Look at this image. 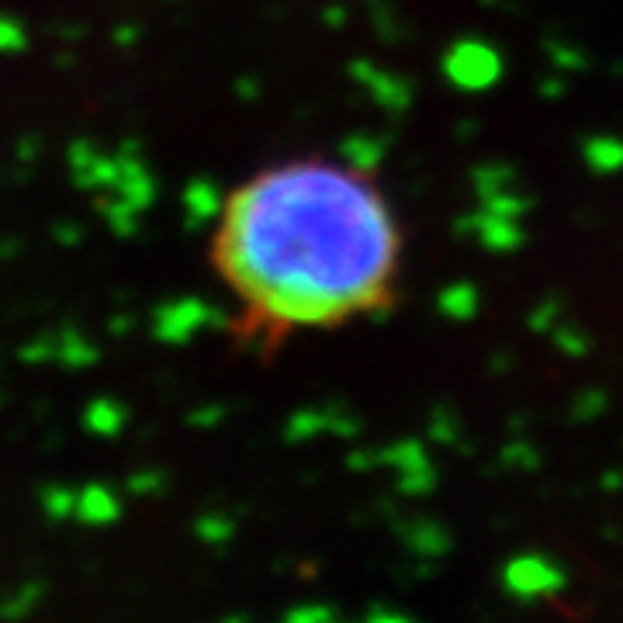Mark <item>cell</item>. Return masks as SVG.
<instances>
[{
  "label": "cell",
  "instance_id": "cell-1",
  "mask_svg": "<svg viewBox=\"0 0 623 623\" xmlns=\"http://www.w3.org/2000/svg\"><path fill=\"white\" fill-rule=\"evenodd\" d=\"M402 232L385 194L350 163H288L222 208V274L277 329H326L385 312Z\"/></svg>",
  "mask_w": 623,
  "mask_h": 623
},
{
  "label": "cell",
  "instance_id": "cell-2",
  "mask_svg": "<svg viewBox=\"0 0 623 623\" xmlns=\"http://www.w3.org/2000/svg\"><path fill=\"white\" fill-rule=\"evenodd\" d=\"M229 326L225 322V312L208 305L205 298H174V302H163L160 309L153 312V336L167 347H184L194 333L201 329H222Z\"/></svg>",
  "mask_w": 623,
  "mask_h": 623
},
{
  "label": "cell",
  "instance_id": "cell-3",
  "mask_svg": "<svg viewBox=\"0 0 623 623\" xmlns=\"http://www.w3.org/2000/svg\"><path fill=\"white\" fill-rule=\"evenodd\" d=\"M115 160H118L115 184H111V191H104V194L125 201L132 212L142 215L156 201V180H153V174H149L146 163H142L139 146H135V142H129V146L118 149Z\"/></svg>",
  "mask_w": 623,
  "mask_h": 623
},
{
  "label": "cell",
  "instance_id": "cell-4",
  "mask_svg": "<svg viewBox=\"0 0 623 623\" xmlns=\"http://www.w3.org/2000/svg\"><path fill=\"white\" fill-rule=\"evenodd\" d=\"M66 163H70V174L77 180V187H84V191L104 194L115 184V174H118L115 153H101L90 139L73 142L70 153H66Z\"/></svg>",
  "mask_w": 623,
  "mask_h": 623
},
{
  "label": "cell",
  "instance_id": "cell-5",
  "mask_svg": "<svg viewBox=\"0 0 623 623\" xmlns=\"http://www.w3.org/2000/svg\"><path fill=\"white\" fill-rule=\"evenodd\" d=\"M73 516L87 527H108L122 516V499L101 482H90L77 492V502H73Z\"/></svg>",
  "mask_w": 623,
  "mask_h": 623
},
{
  "label": "cell",
  "instance_id": "cell-6",
  "mask_svg": "<svg viewBox=\"0 0 623 623\" xmlns=\"http://www.w3.org/2000/svg\"><path fill=\"white\" fill-rule=\"evenodd\" d=\"M225 198L222 191L208 177H194L184 187V225L187 229H201V225L222 219Z\"/></svg>",
  "mask_w": 623,
  "mask_h": 623
},
{
  "label": "cell",
  "instance_id": "cell-7",
  "mask_svg": "<svg viewBox=\"0 0 623 623\" xmlns=\"http://www.w3.org/2000/svg\"><path fill=\"white\" fill-rule=\"evenodd\" d=\"M125 423H129V412H125L122 402L115 399H94L87 402L84 409V430L90 437H118V433L125 430Z\"/></svg>",
  "mask_w": 623,
  "mask_h": 623
},
{
  "label": "cell",
  "instance_id": "cell-8",
  "mask_svg": "<svg viewBox=\"0 0 623 623\" xmlns=\"http://www.w3.org/2000/svg\"><path fill=\"white\" fill-rule=\"evenodd\" d=\"M97 357H101V350H97L84 333H77V329H59V333H52V360H59V364L90 367V364H97Z\"/></svg>",
  "mask_w": 623,
  "mask_h": 623
},
{
  "label": "cell",
  "instance_id": "cell-9",
  "mask_svg": "<svg viewBox=\"0 0 623 623\" xmlns=\"http://www.w3.org/2000/svg\"><path fill=\"white\" fill-rule=\"evenodd\" d=\"M97 208H101L104 222H108V229L115 232V236H122V239L135 236V229H139V212H132L125 201L111 198V194H97Z\"/></svg>",
  "mask_w": 623,
  "mask_h": 623
},
{
  "label": "cell",
  "instance_id": "cell-10",
  "mask_svg": "<svg viewBox=\"0 0 623 623\" xmlns=\"http://www.w3.org/2000/svg\"><path fill=\"white\" fill-rule=\"evenodd\" d=\"M232 534H236V520L225 516V513H201L198 520H194V537H198L201 544H208V547L229 544Z\"/></svg>",
  "mask_w": 623,
  "mask_h": 623
},
{
  "label": "cell",
  "instance_id": "cell-11",
  "mask_svg": "<svg viewBox=\"0 0 623 623\" xmlns=\"http://www.w3.org/2000/svg\"><path fill=\"white\" fill-rule=\"evenodd\" d=\"M39 599H42V585L39 582H25V585H18L14 592H7L4 599H0V617H7V620H21V617H28V613L39 606Z\"/></svg>",
  "mask_w": 623,
  "mask_h": 623
},
{
  "label": "cell",
  "instance_id": "cell-12",
  "mask_svg": "<svg viewBox=\"0 0 623 623\" xmlns=\"http://www.w3.org/2000/svg\"><path fill=\"white\" fill-rule=\"evenodd\" d=\"M39 502H42V513L49 516V520H70L77 492L66 489V485H45V489L39 492Z\"/></svg>",
  "mask_w": 623,
  "mask_h": 623
},
{
  "label": "cell",
  "instance_id": "cell-13",
  "mask_svg": "<svg viewBox=\"0 0 623 623\" xmlns=\"http://www.w3.org/2000/svg\"><path fill=\"white\" fill-rule=\"evenodd\" d=\"M28 45V32L21 21L0 14V56H11V52H21Z\"/></svg>",
  "mask_w": 623,
  "mask_h": 623
},
{
  "label": "cell",
  "instance_id": "cell-14",
  "mask_svg": "<svg viewBox=\"0 0 623 623\" xmlns=\"http://www.w3.org/2000/svg\"><path fill=\"white\" fill-rule=\"evenodd\" d=\"M163 485H167V478L160 475V471L146 468V471H135L129 478V492L132 495H160Z\"/></svg>",
  "mask_w": 623,
  "mask_h": 623
},
{
  "label": "cell",
  "instance_id": "cell-15",
  "mask_svg": "<svg viewBox=\"0 0 623 623\" xmlns=\"http://www.w3.org/2000/svg\"><path fill=\"white\" fill-rule=\"evenodd\" d=\"M225 419V405L219 402H205V405H198V409L187 416V423L194 426V430H215Z\"/></svg>",
  "mask_w": 623,
  "mask_h": 623
},
{
  "label": "cell",
  "instance_id": "cell-16",
  "mask_svg": "<svg viewBox=\"0 0 623 623\" xmlns=\"http://www.w3.org/2000/svg\"><path fill=\"white\" fill-rule=\"evenodd\" d=\"M315 426H319V419H315L312 412H298V416L288 423V440H302V437H309Z\"/></svg>",
  "mask_w": 623,
  "mask_h": 623
},
{
  "label": "cell",
  "instance_id": "cell-17",
  "mask_svg": "<svg viewBox=\"0 0 623 623\" xmlns=\"http://www.w3.org/2000/svg\"><path fill=\"white\" fill-rule=\"evenodd\" d=\"M284 620L288 623H319V620H329V613L322 610V606H298V610L284 613Z\"/></svg>",
  "mask_w": 623,
  "mask_h": 623
},
{
  "label": "cell",
  "instance_id": "cell-18",
  "mask_svg": "<svg viewBox=\"0 0 623 623\" xmlns=\"http://www.w3.org/2000/svg\"><path fill=\"white\" fill-rule=\"evenodd\" d=\"M39 149H42V142L35 139V135H28V139H21V142H18V160L32 163L35 156H39Z\"/></svg>",
  "mask_w": 623,
  "mask_h": 623
},
{
  "label": "cell",
  "instance_id": "cell-19",
  "mask_svg": "<svg viewBox=\"0 0 623 623\" xmlns=\"http://www.w3.org/2000/svg\"><path fill=\"white\" fill-rule=\"evenodd\" d=\"M80 236H84V232H80V225H56V239L63 246H70V243H80Z\"/></svg>",
  "mask_w": 623,
  "mask_h": 623
},
{
  "label": "cell",
  "instance_id": "cell-20",
  "mask_svg": "<svg viewBox=\"0 0 623 623\" xmlns=\"http://www.w3.org/2000/svg\"><path fill=\"white\" fill-rule=\"evenodd\" d=\"M135 39H139V32H135L132 25L115 28V45H122V49H129V45H135Z\"/></svg>",
  "mask_w": 623,
  "mask_h": 623
},
{
  "label": "cell",
  "instance_id": "cell-21",
  "mask_svg": "<svg viewBox=\"0 0 623 623\" xmlns=\"http://www.w3.org/2000/svg\"><path fill=\"white\" fill-rule=\"evenodd\" d=\"M236 90L243 94V101H253V97L260 94V84H257V80H239Z\"/></svg>",
  "mask_w": 623,
  "mask_h": 623
},
{
  "label": "cell",
  "instance_id": "cell-22",
  "mask_svg": "<svg viewBox=\"0 0 623 623\" xmlns=\"http://www.w3.org/2000/svg\"><path fill=\"white\" fill-rule=\"evenodd\" d=\"M129 329H132L129 315H115V322H111V333H129Z\"/></svg>",
  "mask_w": 623,
  "mask_h": 623
}]
</instances>
